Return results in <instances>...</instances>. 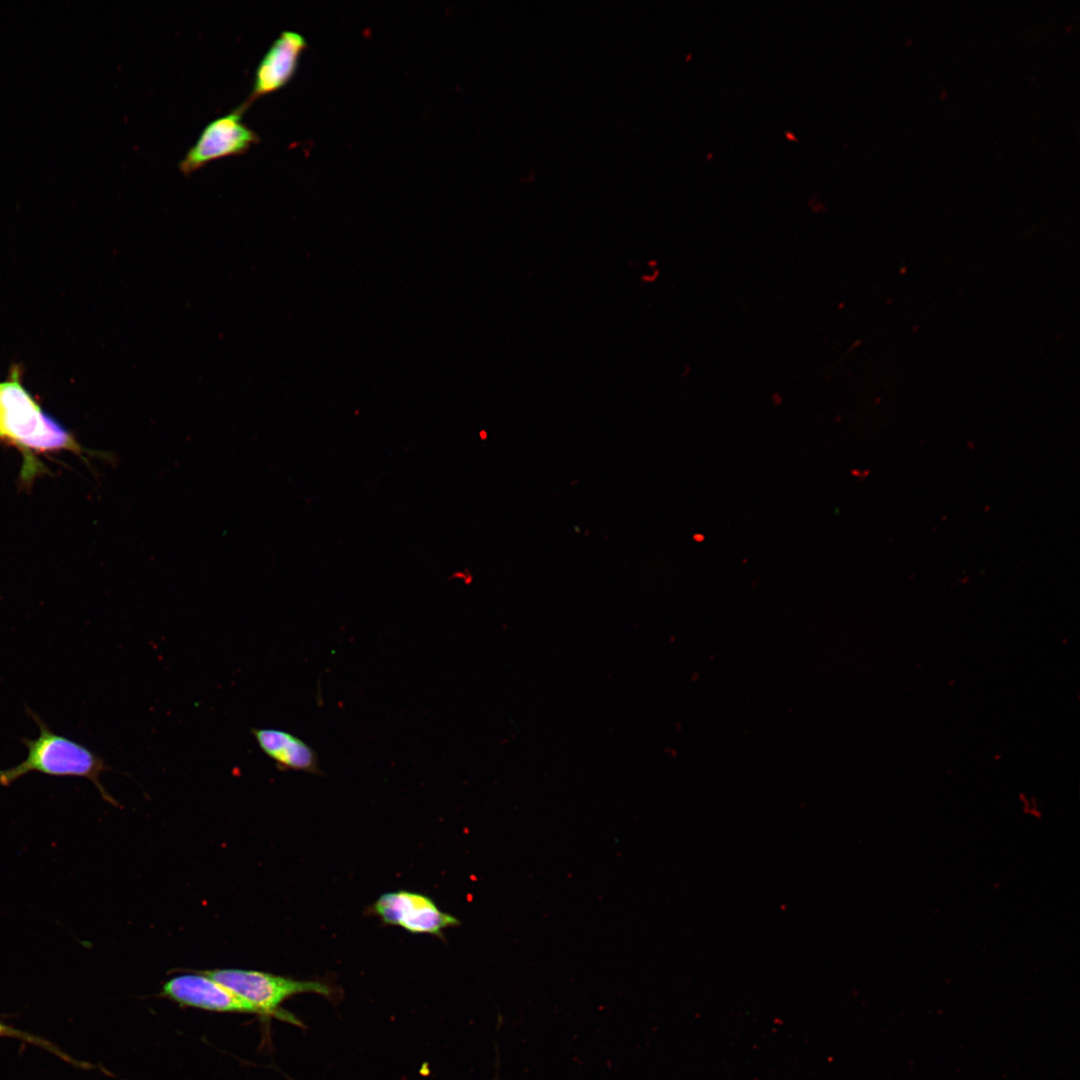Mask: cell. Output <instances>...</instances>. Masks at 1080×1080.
I'll use <instances>...</instances> for the list:
<instances>
[{"instance_id":"ba28073f","label":"cell","mask_w":1080,"mask_h":1080,"mask_svg":"<svg viewBox=\"0 0 1080 1080\" xmlns=\"http://www.w3.org/2000/svg\"><path fill=\"white\" fill-rule=\"evenodd\" d=\"M259 748L280 771H302L321 775L316 751L296 735L275 728H251Z\"/></svg>"},{"instance_id":"277c9868","label":"cell","mask_w":1080,"mask_h":1080,"mask_svg":"<svg viewBox=\"0 0 1080 1080\" xmlns=\"http://www.w3.org/2000/svg\"><path fill=\"white\" fill-rule=\"evenodd\" d=\"M247 109L241 103L227 114L211 120L179 162L181 173L187 176L211 161L245 154L258 143V134L243 121Z\"/></svg>"},{"instance_id":"7a4b0ae2","label":"cell","mask_w":1080,"mask_h":1080,"mask_svg":"<svg viewBox=\"0 0 1080 1080\" xmlns=\"http://www.w3.org/2000/svg\"><path fill=\"white\" fill-rule=\"evenodd\" d=\"M0 437L36 452L83 449L72 435L46 415L15 374L0 383Z\"/></svg>"},{"instance_id":"5b68a950","label":"cell","mask_w":1080,"mask_h":1080,"mask_svg":"<svg viewBox=\"0 0 1080 1080\" xmlns=\"http://www.w3.org/2000/svg\"><path fill=\"white\" fill-rule=\"evenodd\" d=\"M372 912L384 924L415 934L443 937L445 929L460 925L456 917L442 911L430 897L407 890L382 894L373 904Z\"/></svg>"},{"instance_id":"52a82bcc","label":"cell","mask_w":1080,"mask_h":1080,"mask_svg":"<svg viewBox=\"0 0 1080 1080\" xmlns=\"http://www.w3.org/2000/svg\"><path fill=\"white\" fill-rule=\"evenodd\" d=\"M307 48L308 42L301 33L282 31L259 60L251 91L243 104L248 108L259 97L286 86L295 76L301 56Z\"/></svg>"},{"instance_id":"6da1fadb","label":"cell","mask_w":1080,"mask_h":1080,"mask_svg":"<svg viewBox=\"0 0 1080 1080\" xmlns=\"http://www.w3.org/2000/svg\"><path fill=\"white\" fill-rule=\"evenodd\" d=\"M27 714L39 729L37 738L21 739L27 748V756L16 766L0 769V785L9 786L31 772L57 777H82L89 779L102 798L119 807L120 804L100 781L103 772L111 770L105 760L80 742L55 733L33 710L26 707Z\"/></svg>"},{"instance_id":"8992f818","label":"cell","mask_w":1080,"mask_h":1080,"mask_svg":"<svg viewBox=\"0 0 1080 1080\" xmlns=\"http://www.w3.org/2000/svg\"><path fill=\"white\" fill-rule=\"evenodd\" d=\"M161 995L183 1007L263 1016L256 1006L198 971L171 977L163 984Z\"/></svg>"},{"instance_id":"9c48e42d","label":"cell","mask_w":1080,"mask_h":1080,"mask_svg":"<svg viewBox=\"0 0 1080 1080\" xmlns=\"http://www.w3.org/2000/svg\"><path fill=\"white\" fill-rule=\"evenodd\" d=\"M2 1033H8V1032H7V1028L0 1024V1034H2Z\"/></svg>"},{"instance_id":"3957f363","label":"cell","mask_w":1080,"mask_h":1080,"mask_svg":"<svg viewBox=\"0 0 1080 1080\" xmlns=\"http://www.w3.org/2000/svg\"><path fill=\"white\" fill-rule=\"evenodd\" d=\"M224 985L246 1001L256 1006L263 1016L304 1028L303 1023L292 1013L281 1008L288 998L315 993L335 1000L337 989L319 980H298L262 971L245 969H212L198 971Z\"/></svg>"}]
</instances>
